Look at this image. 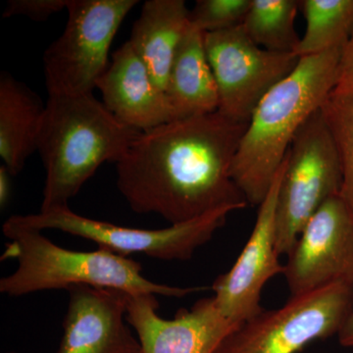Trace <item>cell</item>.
<instances>
[{"mask_svg": "<svg viewBox=\"0 0 353 353\" xmlns=\"http://www.w3.org/2000/svg\"><path fill=\"white\" fill-rule=\"evenodd\" d=\"M248 124L217 111L141 132L116 164L118 190L134 212L171 225L245 208L231 170Z\"/></svg>", "mask_w": 353, "mask_h": 353, "instance_id": "6da1fadb", "label": "cell"}, {"mask_svg": "<svg viewBox=\"0 0 353 353\" xmlns=\"http://www.w3.org/2000/svg\"><path fill=\"white\" fill-rule=\"evenodd\" d=\"M343 48L301 58L255 108L231 170L248 204L262 203L297 132L336 88Z\"/></svg>", "mask_w": 353, "mask_h": 353, "instance_id": "7a4b0ae2", "label": "cell"}, {"mask_svg": "<svg viewBox=\"0 0 353 353\" xmlns=\"http://www.w3.org/2000/svg\"><path fill=\"white\" fill-rule=\"evenodd\" d=\"M141 132L118 120L94 92L50 95L37 150L46 173L41 212L68 206L97 169L117 164Z\"/></svg>", "mask_w": 353, "mask_h": 353, "instance_id": "3957f363", "label": "cell"}, {"mask_svg": "<svg viewBox=\"0 0 353 353\" xmlns=\"http://www.w3.org/2000/svg\"><path fill=\"white\" fill-rule=\"evenodd\" d=\"M8 239L1 259H14L17 268L0 280V292L17 297L41 290H68L77 285L108 288L129 296L154 294L183 297L201 288H180L152 282L141 266L128 256L99 248L76 252L55 245L41 231L21 226L10 219L3 225Z\"/></svg>", "mask_w": 353, "mask_h": 353, "instance_id": "277c9868", "label": "cell"}, {"mask_svg": "<svg viewBox=\"0 0 353 353\" xmlns=\"http://www.w3.org/2000/svg\"><path fill=\"white\" fill-rule=\"evenodd\" d=\"M137 0H70L61 36L44 51L50 95L92 94L109 65L108 53Z\"/></svg>", "mask_w": 353, "mask_h": 353, "instance_id": "5b68a950", "label": "cell"}, {"mask_svg": "<svg viewBox=\"0 0 353 353\" xmlns=\"http://www.w3.org/2000/svg\"><path fill=\"white\" fill-rule=\"evenodd\" d=\"M343 183L340 157L317 110L297 132L285 159L276 211L280 256L289 255L316 211L331 197L341 194Z\"/></svg>", "mask_w": 353, "mask_h": 353, "instance_id": "8992f818", "label": "cell"}, {"mask_svg": "<svg viewBox=\"0 0 353 353\" xmlns=\"http://www.w3.org/2000/svg\"><path fill=\"white\" fill-rule=\"evenodd\" d=\"M353 303V282L341 281L282 307L262 310L240 325L214 353H299L309 343L338 334Z\"/></svg>", "mask_w": 353, "mask_h": 353, "instance_id": "52a82bcc", "label": "cell"}, {"mask_svg": "<svg viewBox=\"0 0 353 353\" xmlns=\"http://www.w3.org/2000/svg\"><path fill=\"white\" fill-rule=\"evenodd\" d=\"M222 208L181 224L159 230L134 229L112 223L90 219L73 212L69 206L51 209L37 214L15 215L9 218L21 226L58 230L63 233L94 241L99 248L128 256L132 253L160 260H188L197 248L205 245L224 226L230 213Z\"/></svg>", "mask_w": 353, "mask_h": 353, "instance_id": "ba28073f", "label": "cell"}, {"mask_svg": "<svg viewBox=\"0 0 353 353\" xmlns=\"http://www.w3.org/2000/svg\"><path fill=\"white\" fill-rule=\"evenodd\" d=\"M209 64L219 94L218 112L248 123L269 92L296 69L294 53L274 52L253 43L236 27L204 36Z\"/></svg>", "mask_w": 353, "mask_h": 353, "instance_id": "9c48e42d", "label": "cell"}, {"mask_svg": "<svg viewBox=\"0 0 353 353\" xmlns=\"http://www.w3.org/2000/svg\"><path fill=\"white\" fill-rule=\"evenodd\" d=\"M288 256L284 275L290 296L353 282V209L341 194L316 211Z\"/></svg>", "mask_w": 353, "mask_h": 353, "instance_id": "30bf717a", "label": "cell"}, {"mask_svg": "<svg viewBox=\"0 0 353 353\" xmlns=\"http://www.w3.org/2000/svg\"><path fill=\"white\" fill-rule=\"evenodd\" d=\"M285 161L275 176L269 194L259 205L256 221L243 252L227 273L213 283L214 301L223 316L240 326L259 314L262 290L270 279L284 274L276 236V211L279 187Z\"/></svg>", "mask_w": 353, "mask_h": 353, "instance_id": "8fae6325", "label": "cell"}, {"mask_svg": "<svg viewBox=\"0 0 353 353\" xmlns=\"http://www.w3.org/2000/svg\"><path fill=\"white\" fill-rule=\"evenodd\" d=\"M158 308L154 294L128 296L127 321L143 353H214L239 327L223 316L213 296L199 299L172 319L160 317Z\"/></svg>", "mask_w": 353, "mask_h": 353, "instance_id": "7c38bea8", "label": "cell"}, {"mask_svg": "<svg viewBox=\"0 0 353 353\" xmlns=\"http://www.w3.org/2000/svg\"><path fill=\"white\" fill-rule=\"evenodd\" d=\"M64 334L57 353H143L127 321L126 292L108 288H70Z\"/></svg>", "mask_w": 353, "mask_h": 353, "instance_id": "4fadbf2b", "label": "cell"}, {"mask_svg": "<svg viewBox=\"0 0 353 353\" xmlns=\"http://www.w3.org/2000/svg\"><path fill=\"white\" fill-rule=\"evenodd\" d=\"M97 88L105 108L121 122L139 131L176 120L166 94L129 41L115 51Z\"/></svg>", "mask_w": 353, "mask_h": 353, "instance_id": "5bb4252c", "label": "cell"}, {"mask_svg": "<svg viewBox=\"0 0 353 353\" xmlns=\"http://www.w3.org/2000/svg\"><path fill=\"white\" fill-rule=\"evenodd\" d=\"M204 36L190 23L172 62L165 94L176 119L217 112L219 108Z\"/></svg>", "mask_w": 353, "mask_h": 353, "instance_id": "9a60e30c", "label": "cell"}, {"mask_svg": "<svg viewBox=\"0 0 353 353\" xmlns=\"http://www.w3.org/2000/svg\"><path fill=\"white\" fill-rule=\"evenodd\" d=\"M190 25V10L183 0H148L132 26V50L165 92L172 62Z\"/></svg>", "mask_w": 353, "mask_h": 353, "instance_id": "2e32d148", "label": "cell"}, {"mask_svg": "<svg viewBox=\"0 0 353 353\" xmlns=\"http://www.w3.org/2000/svg\"><path fill=\"white\" fill-rule=\"evenodd\" d=\"M46 105L32 90L2 72L0 75V157L13 176L38 150Z\"/></svg>", "mask_w": 353, "mask_h": 353, "instance_id": "e0dca14e", "label": "cell"}, {"mask_svg": "<svg viewBox=\"0 0 353 353\" xmlns=\"http://www.w3.org/2000/svg\"><path fill=\"white\" fill-rule=\"evenodd\" d=\"M306 31L294 54L299 58L343 48L353 31V0H301Z\"/></svg>", "mask_w": 353, "mask_h": 353, "instance_id": "ac0fdd59", "label": "cell"}, {"mask_svg": "<svg viewBox=\"0 0 353 353\" xmlns=\"http://www.w3.org/2000/svg\"><path fill=\"white\" fill-rule=\"evenodd\" d=\"M299 8L297 0H252L241 27L260 48L294 53L301 41L294 26Z\"/></svg>", "mask_w": 353, "mask_h": 353, "instance_id": "d6986e66", "label": "cell"}, {"mask_svg": "<svg viewBox=\"0 0 353 353\" xmlns=\"http://www.w3.org/2000/svg\"><path fill=\"white\" fill-rule=\"evenodd\" d=\"M343 170L341 196L353 209V92L334 90L319 108Z\"/></svg>", "mask_w": 353, "mask_h": 353, "instance_id": "ffe728a7", "label": "cell"}, {"mask_svg": "<svg viewBox=\"0 0 353 353\" xmlns=\"http://www.w3.org/2000/svg\"><path fill=\"white\" fill-rule=\"evenodd\" d=\"M252 0H199L190 10V23L204 34L241 27Z\"/></svg>", "mask_w": 353, "mask_h": 353, "instance_id": "44dd1931", "label": "cell"}, {"mask_svg": "<svg viewBox=\"0 0 353 353\" xmlns=\"http://www.w3.org/2000/svg\"><path fill=\"white\" fill-rule=\"evenodd\" d=\"M70 0H9L3 11V18L24 16L41 22L51 16L67 10Z\"/></svg>", "mask_w": 353, "mask_h": 353, "instance_id": "7402d4cb", "label": "cell"}, {"mask_svg": "<svg viewBox=\"0 0 353 353\" xmlns=\"http://www.w3.org/2000/svg\"><path fill=\"white\" fill-rule=\"evenodd\" d=\"M334 90L353 92V31L341 52L338 83Z\"/></svg>", "mask_w": 353, "mask_h": 353, "instance_id": "603a6c76", "label": "cell"}, {"mask_svg": "<svg viewBox=\"0 0 353 353\" xmlns=\"http://www.w3.org/2000/svg\"><path fill=\"white\" fill-rule=\"evenodd\" d=\"M12 174L4 165L0 167V208H6L12 194Z\"/></svg>", "mask_w": 353, "mask_h": 353, "instance_id": "cb8c5ba5", "label": "cell"}, {"mask_svg": "<svg viewBox=\"0 0 353 353\" xmlns=\"http://www.w3.org/2000/svg\"><path fill=\"white\" fill-rule=\"evenodd\" d=\"M338 336L343 347L353 348V303L345 321L341 325Z\"/></svg>", "mask_w": 353, "mask_h": 353, "instance_id": "d4e9b609", "label": "cell"}]
</instances>
